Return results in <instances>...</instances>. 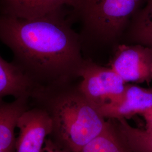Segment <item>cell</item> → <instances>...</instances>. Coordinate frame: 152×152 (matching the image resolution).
Here are the masks:
<instances>
[{
	"label": "cell",
	"mask_w": 152,
	"mask_h": 152,
	"mask_svg": "<svg viewBox=\"0 0 152 152\" xmlns=\"http://www.w3.org/2000/svg\"><path fill=\"white\" fill-rule=\"evenodd\" d=\"M81 152H134L118 130L114 121L108 120L103 131L82 148Z\"/></svg>",
	"instance_id": "obj_12"
},
{
	"label": "cell",
	"mask_w": 152,
	"mask_h": 152,
	"mask_svg": "<svg viewBox=\"0 0 152 152\" xmlns=\"http://www.w3.org/2000/svg\"><path fill=\"white\" fill-rule=\"evenodd\" d=\"M78 86L82 94L99 110L117 98L126 83L110 67L85 59L79 72Z\"/></svg>",
	"instance_id": "obj_4"
},
{
	"label": "cell",
	"mask_w": 152,
	"mask_h": 152,
	"mask_svg": "<svg viewBox=\"0 0 152 152\" xmlns=\"http://www.w3.org/2000/svg\"><path fill=\"white\" fill-rule=\"evenodd\" d=\"M31 107L29 97L15 98L11 102L0 99V149L15 152V129L20 117Z\"/></svg>",
	"instance_id": "obj_9"
},
{
	"label": "cell",
	"mask_w": 152,
	"mask_h": 152,
	"mask_svg": "<svg viewBox=\"0 0 152 152\" xmlns=\"http://www.w3.org/2000/svg\"><path fill=\"white\" fill-rule=\"evenodd\" d=\"M126 83L152 82V48L138 44L117 46L109 63Z\"/></svg>",
	"instance_id": "obj_5"
},
{
	"label": "cell",
	"mask_w": 152,
	"mask_h": 152,
	"mask_svg": "<svg viewBox=\"0 0 152 152\" xmlns=\"http://www.w3.org/2000/svg\"><path fill=\"white\" fill-rule=\"evenodd\" d=\"M41 152H73L70 150L61 147L56 143L50 137H48Z\"/></svg>",
	"instance_id": "obj_14"
},
{
	"label": "cell",
	"mask_w": 152,
	"mask_h": 152,
	"mask_svg": "<svg viewBox=\"0 0 152 152\" xmlns=\"http://www.w3.org/2000/svg\"><path fill=\"white\" fill-rule=\"evenodd\" d=\"M31 106L43 109L53 124L50 137L73 152H81L105 129L104 118L80 90L78 82L34 88L29 96Z\"/></svg>",
	"instance_id": "obj_2"
},
{
	"label": "cell",
	"mask_w": 152,
	"mask_h": 152,
	"mask_svg": "<svg viewBox=\"0 0 152 152\" xmlns=\"http://www.w3.org/2000/svg\"><path fill=\"white\" fill-rule=\"evenodd\" d=\"M19 135L15 152H41L52 132V121L49 114L38 107L31 106L20 117L17 124Z\"/></svg>",
	"instance_id": "obj_6"
},
{
	"label": "cell",
	"mask_w": 152,
	"mask_h": 152,
	"mask_svg": "<svg viewBox=\"0 0 152 152\" xmlns=\"http://www.w3.org/2000/svg\"><path fill=\"white\" fill-rule=\"evenodd\" d=\"M144 0H74L72 15L81 20L88 37L102 44L121 38Z\"/></svg>",
	"instance_id": "obj_3"
},
{
	"label": "cell",
	"mask_w": 152,
	"mask_h": 152,
	"mask_svg": "<svg viewBox=\"0 0 152 152\" xmlns=\"http://www.w3.org/2000/svg\"><path fill=\"white\" fill-rule=\"evenodd\" d=\"M34 87L32 82L12 61H7L0 55V99L7 96L14 99L29 97Z\"/></svg>",
	"instance_id": "obj_10"
},
{
	"label": "cell",
	"mask_w": 152,
	"mask_h": 152,
	"mask_svg": "<svg viewBox=\"0 0 152 152\" xmlns=\"http://www.w3.org/2000/svg\"><path fill=\"white\" fill-rule=\"evenodd\" d=\"M152 107V86L145 88L126 83L124 91L98 112L107 120H127Z\"/></svg>",
	"instance_id": "obj_7"
},
{
	"label": "cell",
	"mask_w": 152,
	"mask_h": 152,
	"mask_svg": "<svg viewBox=\"0 0 152 152\" xmlns=\"http://www.w3.org/2000/svg\"><path fill=\"white\" fill-rule=\"evenodd\" d=\"M145 121V130L152 134V107L140 114Z\"/></svg>",
	"instance_id": "obj_15"
},
{
	"label": "cell",
	"mask_w": 152,
	"mask_h": 152,
	"mask_svg": "<svg viewBox=\"0 0 152 152\" xmlns=\"http://www.w3.org/2000/svg\"><path fill=\"white\" fill-rule=\"evenodd\" d=\"M127 38L131 44L152 48V0H145V5L132 18L127 27Z\"/></svg>",
	"instance_id": "obj_11"
},
{
	"label": "cell",
	"mask_w": 152,
	"mask_h": 152,
	"mask_svg": "<svg viewBox=\"0 0 152 152\" xmlns=\"http://www.w3.org/2000/svg\"><path fill=\"white\" fill-rule=\"evenodd\" d=\"M74 0H0V15L32 19L45 16L64 7H72Z\"/></svg>",
	"instance_id": "obj_8"
},
{
	"label": "cell",
	"mask_w": 152,
	"mask_h": 152,
	"mask_svg": "<svg viewBox=\"0 0 152 152\" xmlns=\"http://www.w3.org/2000/svg\"><path fill=\"white\" fill-rule=\"evenodd\" d=\"M113 121L133 152H152V134L131 126L127 120Z\"/></svg>",
	"instance_id": "obj_13"
},
{
	"label": "cell",
	"mask_w": 152,
	"mask_h": 152,
	"mask_svg": "<svg viewBox=\"0 0 152 152\" xmlns=\"http://www.w3.org/2000/svg\"><path fill=\"white\" fill-rule=\"evenodd\" d=\"M0 152H5L4 151H2V150H1L0 149Z\"/></svg>",
	"instance_id": "obj_16"
},
{
	"label": "cell",
	"mask_w": 152,
	"mask_h": 152,
	"mask_svg": "<svg viewBox=\"0 0 152 152\" xmlns=\"http://www.w3.org/2000/svg\"><path fill=\"white\" fill-rule=\"evenodd\" d=\"M67 7V6H66ZM66 7L32 19L0 15V42L35 87L76 81L85 59Z\"/></svg>",
	"instance_id": "obj_1"
}]
</instances>
